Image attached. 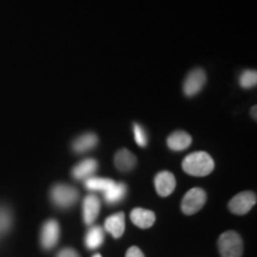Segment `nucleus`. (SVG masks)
<instances>
[{
	"instance_id": "obj_1",
	"label": "nucleus",
	"mask_w": 257,
	"mask_h": 257,
	"mask_svg": "<svg viewBox=\"0 0 257 257\" xmlns=\"http://www.w3.org/2000/svg\"><path fill=\"white\" fill-rule=\"evenodd\" d=\"M182 169L192 176H206L214 169V161L205 152H195L182 161Z\"/></svg>"
},
{
	"instance_id": "obj_2",
	"label": "nucleus",
	"mask_w": 257,
	"mask_h": 257,
	"mask_svg": "<svg viewBox=\"0 0 257 257\" xmlns=\"http://www.w3.org/2000/svg\"><path fill=\"white\" fill-rule=\"evenodd\" d=\"M218 249L221 257H242L243 240L234 231H226L218 239Z\"/></svg>"
},
{
	"instance_id": "obj_3",
	"label": "nucleus",
	"mask_w": 257,
	"mask_h": 257,
	"mask_svg": "<svg viewBox=\"0 0 257 257\" xmlns=\"http://www.w3.org/2000/svg\"><path fill=\"white\" fill-rule=\"evenodd\" d=\"M50 198L53 204L59 208H69L78 201L79 192L72 186L59 184L51 188Z\"/></svg>"
},
{
	"instance_id": "obj_4",
	"label": "nucleus",
	"mask_w": 257,
	"mask_h": 257,
	"mask_svg": "<svg viewBox=\"0 0 257 257\" xmlns=\"http://www.w3.org/2000/svg\"><path fill=\"white\" fill-rule=\"evenodd\" d=\"M206 202V193L201 188H192L186 193L181 202V210L187 216L197 213Z\"/></svg>"
},
{
	"instance_id": "obj_5",
	"label": "nucleus",
	"mask_w": 257,
	"mask_h": 257,
	"mask_svg": "<svg viewBox=\"0 0 257 257\" xmlns=\"http://www.w3.org/2000/svg\"><path fill=\"white\" fill-rule=\"evenodd\" d=\"M256 204V194L252 192L245 191L238 193L231 199L229 202V210L234 214L243 216L248 213Z\"/></svg>"
},
{
	"instance_id": "obj_6",
	"label": "nucleus",
	"mask_w": 257,
	"mask_h": 257,
	"mask_svg": "<svg viewBox=\"0 0 257 257\" xmlns=\"http://www.w3.org/2000/svg\"><path fill=\"white\" fill-rule=\"evenodd\" d=\"M206 83V73L201 68H194L188 73L184 81V93L186 96H194L204 88Z\"/></svg>"
},
{
	"instance_id": "obj_7",
	"label": "nucleus",
	"mask_w": 257,
	"mask_h": 257,
	"mask_svg": "<svg viewBox=\"0 0 257 257\" xmlns=\"http://www.w3.org/2000/svg\"><path fill=\"white\" fill-rule=\"evenodd\" d=\"M60 224L55 219H49L43 224L41 231V244L44 249L50 250L60 239Z\"/></svg>"
},
{
	"instance_id": "obj_8",
	"label": "nucleus",
	"mask_w": 257,
	"mask_h": 257,
	"mask_svg": "<svg viewBox=\"0 0 257 257\" xmlns=\"http://www.w3.org/2000/svg\"><path fill=\"white\" fill-rule=\"evenodd\" d=\"M155 187L160 197H168L176 187V179L173 173L168 170L160 172L155 176Z\"/></svg>"
},
{
	"instance_id": "obj_9",
	"label": "nucleus",
	"mask_w": 257,
	"mask_h": 257,
	"mask_svg": "<svg viewBox=\"0 0 257 257\" xmlns=\"http://www.w3.org/2000/svg\"><path fill=\"white\" fill-rule=\"evenodd\" d=\"M100 212V200L95 194H89L82 202V218L86 225H92Z\"/></svg>"
},
{
	"instance_id": "obj_10",
	"label": "nucleus",
	"mask_w": 257,
	"mask_h": 257,
	"mask_svg": "<svg viewBox=\"0 0 257 257\" xmlns=\"http://www.w3.org/2000/svg\"><path fill=\"white\" fill-rule=\"evenodd\" d=\"M98 170V162L94 159H86L78 163L72 169V176L79 181H85L88 178H91Z\"/></svg>"
},
{
	"instance_id": "obj_11",
	"label": "nucleus",
	"mask_w": 257,
	"mask_h": 257,
	"mask_svg": "<svg viewBox=\"0 0 257 257\" xmlns=\"http://www.w3.org/2000/svg\"><path fill=\"white\" fill-rule=\"evenodd\" d=\"M130 218L133 223L141 229H149L156 220V216L153 211L141 207L134 208L130 213Z\"/></svg>"
},
{
	"instance_id": "obj_12",
	"label": "nucleus",
	"mask_w": 257,
	"mask_h": 257,
	"mask_svg": "<svg viewBox=\"0 0 257 257\" xmlns=\"http://www.w3.org/2000/svg\"><path fill=\"white\" fill-rule=\"evenodd\" d=\"M98 136L93 133H86L76 137L72 143V149L76 154L87 153L98 146Z\"/></svg>"
},
{
	"instance_id": "obj_13",
	"label": "nucleus",
	"mask_w": 257,
	"mask_h": 257,
	"mask_svg": "<svg viewBox=\"0 0 257 257\" xmlns=\"http://www.w3.org/2000/svg\"><path fill=\"white\" fill-rule=\"evenodd\" d=\"M192 144L191 135L186 131H174L167 138V146L173 152H182Z\"/></svg>"
},
{
	"instance_id": "obj_14",
	"label": "nucleus",
	"mask_w": 257,
	"mask_h": 257,
	"mask_svg": "<svg viewBox=\"0 0 257 257\" xmlns=\"http://www.w3.org/2000/svg\"><path fill=\"white\" fill-rule=\"evenodd\" d=\"M105 230L110 232L113 238H120L125 231V214L123 212L112 214L105 220Z\"/></svg>"
},
{
	"instance_id": "obj_15",
	"label": "nucleus",
	"mask_w": 257,
	"mask_h": 257,
	"mask_svg": "<svg viewBox=\"0 0 257 257\" xmlns=\"http://www.w3.org/2000/svg\"><path fill=\"white\" fill-rule=\"evenodd\" d=\"M114 165L120 172H131L137 165V159L127 149H121L115 154Z\"/></svg>"
},
{
	"instance_id": "obj_16",
	"label": "nucleus",
	"mask_w": 257,
	"mask_h": 257,
	"mask_svg": "<svg viewBox=\"0 0 257 257\" xmlns=\"http://www.w3.org/2000/svg\"><path fill=\"white\" fill-rule=\"evenodd\" d=\"M127 192V187L124 182H114L107 191L104 192V199L106 204L115 205L120 202L125 198Z\"/></svg>"
},
{
	"instance_id": "obj_17",
	"label": "nucleus",
	"mask_w": 257,
	"mask_h": 257,
	"mask_svg": "<svg viewBox=\"0 0 257 257\" xmlns=\"http://www.w3.org/2000/svg\"><path fill=\"white\" fill-rule=\"evenodd\" d=\"M104 230L100 226H91L85 236V245L89 250L100 248L104 243Z\"/></svg>"
},
{
	"instance_id": "obj_18",
	"label": "nucleus",
	"mask_w": 257,
	"mask_h": 257,
	"mask_svg": "<svg viewBox=\"0 0 257 257\" xmlns=\"http://www.w3.org/2000/svg\"><path fill=\"white\" fill-rule=\"evenodd\" d=\"M114 180L106 179V178H95V176H91L87 180H85V187L88 191L92 192H101L104 193L114 184Z\"/></svg>"
},
{
	"instance_id": "obj_19",
	"label": "nucleus",
	"mask_w": 257,
	"mask_h": 257,
	"mask_svg": "<svg viewBox=\"0 0 257 257\" xmlns=\"http://www.w3.org/2000/svg\"><path fill=\"white\" fill-rule=\"evenodd\" d=\"M257 83V73L253 69L244 70L239 76V85L244 89L255 87Z\"/></svg>"
},
{
	"instance_id": "obj_20",
	"label": "nucleus",
	"mask_w": 257,
	"mask_h": 257,
	"mask_svg": "<svg viewBox=\"0 0 257 257\" xmlns=\"http://www.w3.org/2000/svg\"><path fill=\"white\" fill-rule=\"evenodd\" d=\"M12 214L9 208L0 206V234L8 232L11 229Z\"/></svg>"
},
{
	"instance_id": "obj_21",
	"label": "nucleus",
	"mask_w": 257,
	"mask_h": 257,
	"mask_svg": "<svg viewBox=\"0 0 257 257\" xmlns=\"http://www.w3.org/2000/svg\"><path fill=\"white\" fill-rule=\"evenodd\" d=\"M134 136L138 147L144 148L148 146V134L142 125L138 123L134 124Z\"/></svg>"
},
{
	"instance_id": "obj_22",
	"label": "nucleus",
	"mask_w": 257,
	"mask_h": 257,
	"mask_svg": "<svg viewBox=\"0 0 257 257\" xmlns=\"http://www.w3.org/2000/svg\"><path fill=\"white\" fill-rule=\"evenodd\" d=\"M56 257H80V255L73 248H64L57 253Z\"/></svg>"
},
{
	"instance_id": "obj_23",
	"label": "nucleus",
	"mask_w": 257,
	"mask_h": 257,
	"mask_svg": "<svg viewBox=\"0 0 257 257\" xmlns=\"http://www.w3.org/2000/svg\"><path fill=\"white\" fill-rule=\"evenodd\" d=\"M125 257H144V253L137 246H131V248L127 249Z\"/></svg>"
},
{
	"instance_id": "obj_24",
	"label": "nucleus",
	"mask_w": 257,
	"mask_h": 257,
	"mask_svg": "<svg viewBox=\"0 0 257 257\" xmlns=\"http://www.w3.org/2000/svg\"><path fill=\"white\" fill-rule=\"evenodd\" d=\"M256 108H257V106H253V107L251 108V115L253 117V119H256Z\"/></svg>"
},
{
	"instance_id": "obj_25",
	"label": "nucleus",
	"mask_w": 257,
	"mask_h": 257,
	"mask_svg": "<svg viewBox=\"0 0 257 257\" xmlns=\"http://www.w3.org/2000/svg\"><path fill=\"white\" fill-rule=\"evenodd\" d=\"M93 257H102L100 253H95V255H93Z\"/></svg>"
}]
</instances>
